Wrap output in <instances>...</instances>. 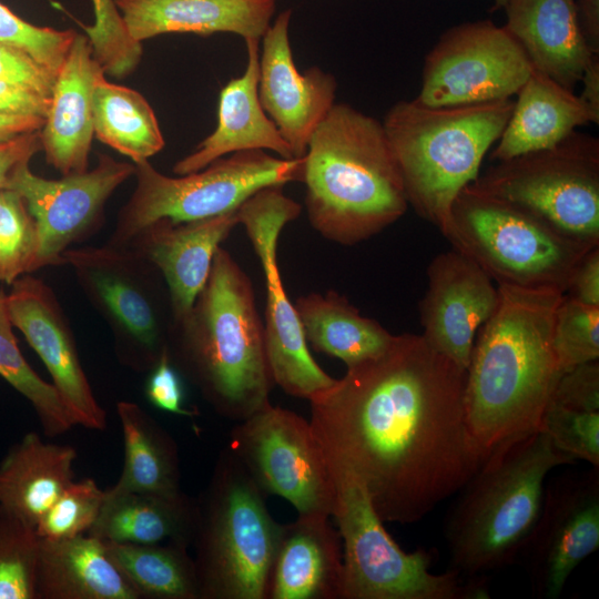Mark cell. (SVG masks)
Returning <instances> with one entry per match:
<instances>
[{"label":"cell","instance_id":"22","mask_svg":"<svg viewBox=\"0 0 599 599\" xmlns=\"http://www.w3.org/2000/svg\"><path fill=\"white\" fill-rule=\"evenodd\" d=\"M103 72L87 37L77 33L57 74L51 102L40 131L47 162L62 175L88 170L93 139L92 93Z\"/></svg>","mask_w":599,"mask_h":599},{"label":"cell","instance_id":"4","mask_svg":"<svg viewBox=\"0 0 599 599\" xmlns=\"http://www.w3.org/2000/svg\"><path fill=\"white\" fill-rule=\"evenodd\" d=\"M177 358L217 414L241 422L270 403L274 385L264 325L248 275L224 248L180 324Z\"/></svg>","mask_w":599,"mask_h":599},{"label":"cell","instance_id":"48","mask_svg":"<svg viewBox=\"0 0 599 599\" xmlns=\"http://www.w3.org/2000/svg\"><path fill=\"white\" fill-rule=\"evenodd\" d=\"M40 131L0 141V190L4 189L8 177L17 165L31 160L42 150Z\"/></svg>","mask_w":599,"mask_h":599},{"label":"cell","instance_id":"52","mask_svg":"<svg viewBox=\"0 0 599 599\" xmlns=\"http://www.w3.org/2000/svg\"><path fill=\"white\" fill-rule=\"evenodd\" d=\"M508 0H494V9L505 8Z\"/></svg>","mask_w":599,"mask_h":599},{"label":"cell","instance_id":"18","mask_svg":"<svg viewBox=\"0 0 599 599\" xmlns=\"http://www.w3.org/2000/svg\"><path fill=\"white\" fill-rule=\"evenodd\" d=\"M292 12L285 10L262 37L258 98L294 158H303L318 124L335 104L337 82L318 67L301 73L288 38Z\"/></svg>","mask_w":599,"mask_h":599},{"label":"cell","instance_id":"1","mask_svg":"<svg viewBox=\"0 0 599 599\" xmlns=\"http://www.w3.org/2000/svg\"><path fill=\"white\" fill-rule=\"evenodd\" d=\"M465 382L422 334L395 335L308 400L328 470L354 477L384 522L423 519L487 458L466 423Z\"/></svg>","mask_w":599,"mask_h":599},{"label":"cell","instance_id":"33","mask_svg":"<svg viewBox=\"0 0 599 599\" xmlns=\"http://www.w3.org/2000/svg\"><path fill=\"white\" fill-rule=\"evenodd\" d=\"M92 126L98 140L133 163L148 160L164 146L158 119L144 97L118 85L101 72L92 93Z\"/></svg>","mask_w":599,"mask_h":599},{"label":"cell","instance_id":"21","mask_svg":"<svg viewBox=\"0 0 599 599\" xmlns=\"http://www.w3.org/2000/svg\"><path fill=\"white\" fill-rule=\"evenodd\" d=\"M343 550L329 516L303 514L281 524L268 599H342Z\"/></svg>","mask_w":599,"mask_h":599},{"label":"cell","instance_id":"17","mask_svg":"<svg viewBox=\"0 0 599 599\" xmlns=\"http://www.w3.org/2000/svg\"><path fill=\"white\" fill-rule=\"evenodd\" d=\"M427 278L419 305L422 335L435 351L467 369L477 333L499 304L498 286L454 248L433 258Z\"/></svg>","mask_w":599,"mask_h":599},{"label":"cell","instance_id":"7","mask_svg":"<svg viewBox=\"0 0 599 599\" xmlns=\"http://www.w3.org/2000/svg\"><path fill=\"white\" fill-rule=\"evenodd\" d=\"M265 495L233 451L222 450L196 500L199 599H267L281 524Z\"/></svg>","mask_w":599,"mask_h":599},{"label":"cell","instance_id":"51","mask_svg":"<svg viewBox=\"0 0 599 599\" xmlns=\"http://www.w3.org/2000/svg\"><path fill=\"white\" fill-rule=\"evenodd\" d=\"M580 98L599 115V54H595L586 67L580 81Z\"/></svg>","mask_w":599,"mask_h":599},{"label":"cell","instance_id":"32","mask_svg":"<svg viewBox=\"0 0 599 599\" xmlns=\"http://www.w3.org/2000/svg\"><path fill=\"white\" fill-rule=\"evenodd\" d=\"M116 412L124 440V466L110 494H182L176 445L139 405L119 402Z\"/></svg>","mask_w":599,"mask_h":599},{"label":"cell","instance_id":"11","mask_svg":"<svg viewBox=\"0 0 599 599\" xmlns=\"http://www.w3.org/2000/svg\"><path fill=\"white\" fill-rule=\"evenodd\" d=\"M470 183L588 247L599 246V139L573 131L556 145L496 161Z\"/></svg>","mask_w":599,"mask_h":599},{"label":"cell","instance_id":"15","mask_svg":"<svg viewBox=\"0 0 599 599\" xmlns=\"http://www.w3.org/2000/svg\"><path fill=\"white\" fill-rule=\"evenodd\" d=\"M598 469L565 474L545 487L538 520L520 554L541 598L560 597L571 572L599 547Z\"/></svg>","mask_w":599,"mask_h":599},{"label":"cell","instance_id":"6","mask_svg":"<svg viewBox=\"0 0 599 599\" xmlns=\"http://www.w3.org/2000/svg\"><path fill=\"white\" fill-rule=\"evenodd\" d=\"M512 108V99L453 106L414 99L387 111L382 123L408 205L441 234L456 196L478 177Z\"/></svg>","mask_w":599,"mask_h":599},{"label":"cell","instance_id":"37","mask_svg":"<svg viewBox=\"0 0 599 599\" xmlns=\"http://www.w3.org/2000/svg\"><path fill=\"white\" fill-rule=\"evenodd\" d=\"M552 348L559 369L599 359V306L564 294L555 314Z\"/></svg>","mask_w":599,"mask_h":599},{"label":"cell","instance_id":"41","mask_svg":"<svg viewBox=\"0 0 599 599\" xmlns=\"http://www.w3.org/2000/svg\"><path fill=\"white\" fill-rule=\"evenodd\" d=\"M539 430L562 453L599 468V412L577 410L549 403Z\"/></svg>","mask_w":599,"mask_h":599},{"label":"cell","instance_id":"13","mask_svg":"<svg viewBox=\"0 0 599 599\" xmlns=\"http://www.w3.org/2000/svg\"><path fill=\"white\" fill-rule=\"evenodd\" d=\"M267 495L298 515L332 516L335 486L309 420L270 403L238 422L227 446Z\"/></svg>","mask_w":599,"mask_h":599},{"label":"cell","instance_id":"38","mask_svg":"<svg viewBox=\"0 0 599 599\" xmlns=\"http://www.w3.org/2000/svg\"><path fill=\"white\" fill-rule=\"evenodd\" d=\"M37 250V227L26 202L12 190H0V281L12 284L32 272Z\"/></svg>","mask_w":599,"mask_h":599},{"label":"cell","instance_id":"34","mask_svg":"<svg viewBox=\"0 0 599 599\" xmlns=\"http://www.w3.org/2000/svg\"><path fill=\"white\" fill-rule=\"evenodd\" d=\"M103 544L109 558L139 598H200L194 560L187 554L189 546L177 542Z\"/></svg>","mask_w":599,"mask_h":599},{"label":"cell","instance_id":"44","mask_svg":"<svg viewBox=\"0 0 599 599\" xmlns=\"http://www.w3.org/2000/svg\"><path fill=\"white\" fill-rule=\"evenodd\" d=\"M57 74L28 52L0 42V81L51 97Z\"/></svg>","mask_w":599,"mask_h":599},{"label":"cell","instance_id":"19","mask_svg":"<svg viewBox=\"0 0 599 599\" xmlns=\"http://www.w3.org/2000/svg\"><path fill=\"white\" fill-rule=\"evenodd\" d=\"M6 303L12 326L22 332L42 359L75 425L104 429L105 413L93 395L52 291L42 281L27 275L12 283Z\"/></svg>","mask_w":599,"mask_h":599},{"label":"cell","instance_id":"27","mask_svg":"<svg viewBox=\"0 0 599 599\" xmlns=\"http://www.w3.org/2000/svg\"><path fill=\"white\" fill-rule=\"evenodd\" d=\"M75 458L72 447L45 443L37 433H28L0 463V515L35 529L73 480Z\"/></svg>","mask_w":599,"mask_h":599},{"label":"cell","instance_id":"5","mask_svg":"<svg viewBox=\"0 0 599 599\" xmlns=\"http://www.w3.org/2000/svg\"><path fill=\"white\" fill-rule=\"evenodd\" d=\"M575 461L541 430L496 447L459 490L448 517L451 569L471 577L514 562L538 520L546 478Z\"/></svg>","mask_w":599,"mask_h":599},{"label":"cell","instance_id":"30","mask_svg":"<svg viewBox=\"0 0 599 599\" xmlns=\"http://www.w3.org/2000/svg\"><path fill=\"white\" fill-rule=\"evenodd\" d=\"M195 522L196 500L184 493L164 496L104 490L102 507L88 535L112 542L190 546Z\"/></svg>","mask_w":599,"mask_h":599},{"label":"cell","instance_id":"10","mask_svg":"<svg viewBox=\"0 0 599 599\" xmlns=\"http://www.w3.org/2000/svg\"><path fill=\"white\" fill-rule=\"evenodd\" d=\"M134 166L136 186L120 213L112 246L133 240L160 220L184 223L226 214L264 187L302 182L304 156L241 151L177 177L162 174L148 160Z\"/></svg>","mask_w":599,"mask_h":599},{"label":"cell","instance_id":"20","mask_svg":"<svg viewBox=\"0 0 599 599\" xmlns=\"http://www.w3.org/2000/svg\"><path fill=\"white\" fill-rule=\"evenodd\" d=\"M237 224L235 210L184 223L160 220L136 236L141 237L142 255L166 281L176 323L191 314L209 278L215 252Z\"/></svg>","mask_w":599,"mask_h":599},{"label":"cell","instance_id":"8","mask_svg":"<svg viewBox=\"0 0 599 599\" xmlns=\"http://www.w3.org/2000/svg\"><path fill=\"white\" fill-rule=\"evenodd\" d=\"M443 235L497 285L562 293L579 261L593 248L470 184L456 196Z\"/></svg>","mask_w":599,"mask_h":599},{"label":"cell","instance_id":"42","mask_svg":"<svg viewBox=\"0 0 599 599\" xmlns=\"http://www.w3.org/2000/svg\"><path fill=\"white\" fill-rule=\"evenodd\" d=\"M78 32L34 26L0 2V42L28 52L58 74Z\"/></svg>","mask_w":599,"mask_h":599},{"label":"cell","instance_id":"14","mask_svg":"<svg viewBox=\"0 0 599 599\" xmlns=\"http://www.w3.org/2000/svg\"><path fill=\"white\" fill-rule=\"evenodd\" d=\"M532 69L505 26L490 20L461 23L445 31L425 57L415 99L430 106L511 99Z\"/></svg>","mask_w":599,"mask_h":599},{"label":"cell","instance_id":"2","mask_svg":"<svg viewBox=\"0 0 599 599\" xmlns=\"http://www.w3.org/2000/svg\"><path fill=\"white\" fill-rule=\"evenodd\" d=\"M497 286L499 304L475 338L464 395L466 423L487 456L539 430L562 374L552 329L565 293Z\"/></svg>","mask_w":599,"mask_h":599},{"label":"cell","instance_id":"45","mask_svg":"<svg viewBox=\"0 0 599 599\" xmlns=\"http://www.w3.org/2000/svg\"><path fill=\"white\" fill-rule=\"evenodd\" d=\"M146 396L158 408L182 416L194 417L195 413L184 406L183 387L177 370L173 367L165 346L148 379Z\"/></svg>","mask_w":599,"mask_h":599},{"label":"cell","instance_id":"25","mask_svg":"<svg viewBox=\"0 0 599 599\" xmlns=\"http://www.w3.org/2000/svg\"><path fill=\"white\" fill-rule=\"evenodd\" d=\"M505 28L532 68L573 90L595 55L581 34L575 0H508Z\"/></svg>","mask_w":599,"mask_h":599},{"label":"cell","instance_id":"39","mask_svg":"<svg viewBox=\"0 0 599 599\" xmlns=\"http://www.w3.org/2000/svg\"><path fill=\"white\" fill-rule=\"evenodd\" d=\"M94 24L84 27L90 37L92 54L104 74L123 78L139 63L141 42L134 40L114 0H91Z\"/></svg>","mask_w":599,"mask_h":599},{"label":"cell","instance_id":"16","mask_svg":"<svg viewBox=\"0 0 599 599\" xmlns=\"http://www.w3.org/2000/svg\"><path fill=\"white\" fill-rule=\"evenodd\" d=\"M29 162L14 167L4 189L23 199L34 220L38 250L33 272L64 262L67 246L92 225L110 195L134 174L135 166L99 154L98 165L91 171L47 180L32 173Z\"/></svg>","mask_w":599,"mask_h":599},{"label":"cell","instance_id":"50","mask_svg":"<svg viewBox=\"0 0 599 599\" xmlns=\"http://www.w3.org/2000/svg\"><path fill=\"white\" fill-rule=\"evenodd\" d=\"M44 118L0 113V141L41 130Z\"/></svg>","mask_w":599,"mask_h":599},{"label":"cell","instance_id":"47","mask_svg":"<svg viewBox=\"0 0 599 599\" xmlns=\"http://www.w3.org/2000/svg\"><path fill=\"white\" fill-rule=\"evenodd\" d=\"M51 97L0 81V113L37 115L48 114Z\"/></svg>","mask_w":599,"mask_h":599},{"label":"cell","instance_id":"31","mask_svg":"<svg viewBox=\"0 0 599 599\" xmlns=\"http://www.w3.org/2000/svg\"><path fill=\"white\" fill-rule=\"evenodd\" d=\"M294 306L307 344L339 358L346 367L378 356L395 336L375 319L361 315L346 297L334 291L300 296Z\"/></svg>","mask_w":599,"mask_h":599},{"label":"cell","instance_id":"35","mask_svg":"<svg viewBox=\"0 0 599 599\" xmlns=\"http://www.w3.org/2000/svg\"><path fill=\"white\" fill-rule=\"evenodd\" d=\"M0 375L32 404L45 435L58 436L75 425L54 385L43 380L19 351L3 292H0Z\"/></svg>","mask_w":599,"mask_h":599},{"label":"cell","instance_id":"26","mask_svg":"<svg viewBox=\"0 0 599 599\" xmlns=\"http://www.w3.org/2000/svg\"><path fill=\"white\" fill-rule=\"evenodd\" d=\"M516 95L510 118L490 153L494 161L551 148L577 128L599 122V115L580 95L536 69Z\"/></svg>","mask_w":599,"mask_h":599},{"label":"cell","instance_id":"46","mask_svg":"<svg viewBox=\"0 0 599 599\" xmlns=\"http://www.w3.org/2000/svg\"><path fill=\"white\" fill-rule=\"evenodd\" d=\"M566 295L599 306V246L588 251L575 267Z\"/></svg>","mask_w":599,"mask_h":599},{"label":"cell","instance_id":"12","mask_svg":"<svg viewBox=\"0 0 599 599\" xmlns=\"http://www.w3.org/2000/svg\"><path fill=\"white\" fill-rule=\"evenodd\" d=\"M301 212L302 206L286 196L281 185L257 191L236 210L238 224L248 235L265 278L264 337L274 384L291 396L309 400L329 388L335 378L312 357L298 314L286 294L278 270V236Z\"/></svg>","mask_w":599,"mask_h":599},{"label":"cell","instance_id":"49","mask_svg":"<svg viewBox=\"0 0 599 599\" xmlns=\"http://www.w3.org/2000/svg\"><path fill=\"white\" fill-rule=\"evenodd\" d=\"M577 19L583 40L593 54H599V0H575Z\"/></svg>","mask_w":599,"mask_h":599},{"label":"cell","instance_id":"43","mask_svg":"<svg viewBox=\"0 0 599 599\" xmlns=\"http://www.w3.org/2000/svg\"><path fill=\"white\" fill-rule=\"evenodd\" d=\"M550 403L577 410L599 412V362H588L564 372Z\"/></svg>","mask_w":599,"mask_h":599},{"label":"cell","instance_id":"28","mask_svg":"<svg viewBox=\"0 0 599 599\" xmlns=\"http://www.w3.org/2000/svg\"><path fill=\"white\" fill-rule=\"evenodd\" d=\"M39 539L37 599H139L102 540L88 534Z\"/></svg>","mask_w":599,"mask_h":599},{"label":"cell","instance_id":"9","mask_svg":"<svg viewBox=\"0 0 599 599\" xmlns=\"http://www.w3.org/2000/svg\"><path fill=\"white\" fill-rule=\"evenodd\" d=\"M329 473L335 486L332 516L343 550L342 599L488 597L480 580L463 582L454 569L433 573L430 551H404L386 531L363 486L351 475Z\"/></svg>","mask_w":599,"mask_h":599},{"label":"cell","instance_id":"40","mask_svg":"<svg viewBox=\"0 0 599 599\" xmlns=\"http://www.w3.org/2000/svg\"><path fill=\"white\" fill-rule=\"evenodd\" d=\"M103 500L104 490L93 479L72 480L38 522L37 536L58 540L88 534Z\"/></svg>","mask_w":599,"mask_h":599},{"label":"cell","instance_id":"3","mask_svg":"<svg viewBox=\"0 0 599 599\" xmlns=\"http://www.w3.org/2000/svg\"><path fill=\"white\" fill-rule=\"evenodd\" d=\"M302 182L312 227L341 245L373 237L408 209L383 123L349 104L335 103L315 129Z\"/></svg>","mask_w":599,"mask_h":599},{"label":"cell","instance_id":"29","mask_svg":"<svg viewBox=\"0 0 599 599\" xmlns=\"http://www.w3.org/2000/svg\"><path fill=\"white\" fill-rule=\"evenodd\" d=\"M62 256L121 329L144 351L149 362L155 364L165 346H160L154 306L138 277L129 273L130 256L114 246L71 250Z\"/></svg>","mask_w":599,"mask_h":599},{"label":"cell","instance_id":"23","mask_svg":"<svg viewBox=\"0 0 599 599\" xmlns=\"http://www.w3.org/2000/svg\"><path fill=\"white\" fill-rule=\"evenodd\" d=\"M258 40H245L247 63L243 74L221 90L217 125L194 152L177 161L173 172L184 175L200 171L213 161L241 151L270 150L283 159H295L258 98Z\"/></svg>","mask_w":599,"mask_h":599},{"label":"cell","instance_id":"24","mask_svg":"<svg viewBox=\"0 0 599 599\" xmlns=\"http://www.w3.org/2000/svg\"><path fill=\"white\" fill-rule=\"evenodd\" d=\"M130 35L142 41L165 33L230 32L261 40L276 0H114Z\"/></svg>","mask_w":599,"mask_h":599},{"label":"cell","instance_id":"36","mask_svg":"<svg viewBox=\"0 0 599 599\" xmlns=\"http://www.w3.org/2000/svg\"><path fill=\"white\" fill-rule=\"evenodd\" d=\"M39 542L33 528L0 515V599H37Z\"/></svg>","mask_w":599,"mask_h":599}]
</instances>
